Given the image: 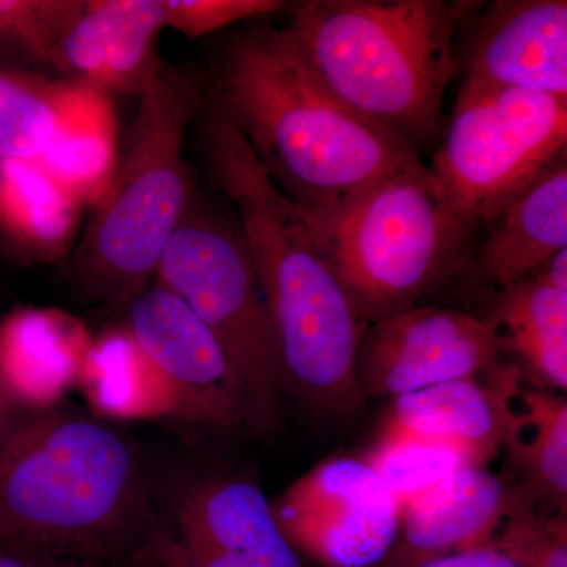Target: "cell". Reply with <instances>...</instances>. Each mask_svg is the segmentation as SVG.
<instances>
[{"label":"cell","instance_id":"cell-30","mask_svg":"<svg viewBox=\"0 0 567 567\" xmlns=\"http://www.w3.org/2000/svg\"><path fill=\"white\" fill-rule=\"evenodd\" d=\"M0 567H110L82 559L55 557L44 551L0 540Z\"/></svg>","mask_w":567,"mask_h":567},{"label":"cell","instance_id":"cell-12","mask_svg":"<svg viewBox=\"0 0 567 567\" xmlns=\"http://www.w3.org/2000/svg\"><path fill=\"white\" fill-rule=\"evenodd\" d=\"M128 328L183 412L216 427L246 423L244 393L221 346L181 297L163 286L136 295Z\"/></svg>","mask_w":567,"mask_h":567},{"label":"cell","instance_id":"cell-19","mask_svg":"<svg viewBox=\"0 0 567 567\" xmlns=\"http://www.w3.org/2000/svg\"><path fill=\"white\" fill-rule=\"evenodd\" d=\"M115 163L114 125L102 92L81 85L39 164L78 200L102 199Z\"/></svg>","mask_w":567,"mask_h":567},{"label":"cell","instance_id":"cell-27","mask_svg":"<svg viewBox=\"0 0 567 567\" xmlns=\"http://www.w3.org/2000/svg\"><path fill=\"white\" fill-rule=\"evenodd\" d=\"M163 3L166 28L189 40L284 9L278 0H163Z\"/></svg>","mask_w":567,"mask_h":567},{"label":"cell","instance_id":"cell-28","mask_svg":"<svg viewBox=\"0 0 567 567\" xmlns=\"http://www.w3.org/2000/svg\"><path fill=\"white\" fill-rule=\"evenodd\" d=\"M566 516L537 517L532 506L506 518L498 536L516 550L525 567H567Z\"/></svg>","mask_w":567,"mask_h":567},{"label":"cell","instance_id":"cell-25","mask_svg":"<svg viewBox=\"0 0 567 567\" xmlns=\"http://www.w3.org/2000/svg\"><path fill=\"white\" fill-rule=\"evenodd\" d=\"M84 9V2L0 0V32L10 33L33 55L50 62L63 33Z\"/></svg>","mask_w":567,"mask_h":567},{"label":"cell","instance_id":"cell-7","mask_svg":"<svg viewBox=\"0 0 567 567\" xmlns=\"http://www.w3.org/2000/svg\"><path fill=\"white\" fill-rule=\"evenodd\" d=\"M159 286L181 297L221 346L244 393L246 424L271 431L284 388L274 324L240 229L192 199L159 256Z\"/></svg>","mask_w":567,"mask_h":567},{"label":"cell","instance_id":"cell-26","mask_svg":"<svg viewBox=\"0 0 567 567\" xmlns=\"http://www.w3.org/2000/svg\"><path fill=\"white\" fill-rule=\"evenodd\" d=\"M148 361L137 350L130 336H114L102 346L89 352V377L95 383L99 401L107 409L136 412V393L140 372L147 368Z\"/></svg>","mask_w":567,"mask_h":567},{"label":"cell","instance_id":"cell-20","mask_svg":"<svg viewBox=\"0 0 567 567\" xmlns=\"http://www.w3.org/2000/svg\"><path fill=\"white\" fill-rule=\"evenodd\" d=\"M80 200L39 163L0 162V227L39 257H55L76 229Z\"/></svg>","mask_w":567,"mask_h":567},{"label":"cell","instance_id":"cell-10","mask_svg":"<svg viewBox=\"0 0 567 567\" xmlns=\"http://www.w3.org/2000/svg\"><path fill=\"white\" fill-rule=\"evenodd\" d=\"M274 513L295 550L324 567L382 561L402 522V506L369 462L353 457L317 465L286 492Z\"/></svg>","mask_w":567,"mask_h":567},{"label":"cell","instance_id":"cell-24","mask_svg":"<svg viewBox=\"0 0 567 567\" xmlns=\"http://www.w3.org/2000/svg\"><path fill=\"white\" fill-rule=\"evenodd\" d=\"M365 461L402 509L457 470L484 466L462 447L386 429Z\"/></svg>","mask_w":567,"mask_h":567},{"label":"cell","instance_id":"cell-8","mask_svg":"<svg viewBox=\"0 0 567 567\" xmlns=\"http://www.w3.org/2000/svg\"><path fill=\"white\" fill-rule=\"evenodd\" d=\"M566 142L567 99L461 91L429 169L447 210L477 229L559 162Z\"/></svg>","mask_w":567,"mask_h":567},{"label":"cell","instance_id":"cell-18","mask_svg":"<svg viewBox=\"0 0 567 567\" xmlns=\"http://www.w3.org/2000/svg\"><path fill=\"white\" fill-rule=\"evenodd\" d=\"M502 331L506 352L516 353L544 385L567 386V290L544 271L495 293L491 315Z\"/></svg>","mask_w":567,"mask_h":567},{"label":"cell","instance_id":"cell-11","mask_svg":"<svg viewBox=\"0 0 567 567\" xmlns=\"http://www.w3.org/2000/svg\"><path fill=\"white\" fill-rule=\"evenodd\" d=\"M456 44L462 92L522 91L567 99L566 0L480 3Z\"/></svg>","mask_w":567,"mask_h":567},{"label":"cell","instance_id":"cell-6","mask_svg":"<svg viewBox=\"0 0 567 567\" xmlns=\"http://www.w3.org/2000/svg\"><path fill=\"white\" fill-rule=\"evenodd\" d=\"M80 248V270L104 297L134 298L193 199L183 145L204 99L186 71L159 63Z\"/></svg>","mask_w":567,"mask_h":567},{"label":"cell","instance_id":"cell-16","mask_svg":"<svg viewBox=\"0 0 567 567\" xmlns=\"http://www.w3.org/2000/svg\"><path fill=\"white\" fill-rule=\"evenodd\" d=\"M177 555L241 565L303 567L276 520L274 506L248 481L205 484L183 506Z\"/></svg>","mask_w":567,"mask_h":567},{"label":"cell","instance_id":"cell-23","mask_svg":"<svg viewBox=\"0 0 567 567\" xmlns=\"http://www.w3.org/2000/svg\"><path fill=\"white\" fill-rule=\"evenodd\" d=\"M74 91L0 70V162L39 163L61 128Z\"/></svg>","mask_w":567,"mask_h":567},{"label":"cell","instance_id":"cell-17","mask_svg":"<svg viewBox=\"0 0 567 567\" xmlns=\"http://www.w3.org/2000/svg\"><path fill=\"white\" fill-rule=\"evenodd\" d=\"M465 274L495 292L528 278L567 249V166L559 159L484 224Z\"/></svg>","mask_w":567,"mask_h":567},{"label":"cell","instance_id":"cell-21","mask_svg":"<svg viewBox=\"0 0 567 567\" xmlns=\"http://www.w3.org/2000/svg\"><path fill=\"white\" fill-rule=\"evenodd\" d=\"M80 336L47 312L24 311L0 330V369L10 385L31 399H47L69 383L80 364Z\"/></svg>","mask_w":567,"mask_h":567},{"label":"cell","instance_id":"cell-4","mask_svg":"<svg viewBox=\"0 0 567 567\" xmlns=\"http://www.w3.org/2000/svg\"><path fill=\"white\" fill-rule=\"evenodd\" d=\"M480 6L446 0H309L287 25L327 91L420 152L442 140L461 25Z\"/></svg>","mask_w":567,"mask_h":567},{"label":"cell","instance_id":"cell-9","mask_svg":"<svg viewBox=\"0 0 567 567\" xmlns=\"http://www.w3.org/2000/svg\"><path fill=\"white\" fill-rule=\"evenodd\" d=\"M506 353L492 320L457 309L412 308L369 323L357 352L364 401L401 398L424 388L492 374Z\"/></svg>","mask_w":567,"mask_h":567},{"label":"cell","instance_id":"cell-2","mask_svg":"<svg viewBox=\"0 0 567 567\" xmlns=\"http://www.w3.org/2000/svg\"><path fill=\"white\" fill-rule=\"evenodd\" d=\"M197 121L208 175L240 219L274 324L284 385L327 412L353 415L364 404L357 352L368 323L324 262L297 204L275 185L244 134L208 102Z\"/></svg>","mask_w":567,"mask_h":567},{"label":"cell","instance_id":"cell-29","mask_svg":"<svg viewBox=\"0 0 567 567\" xmlns=\"http://www.w3.org/2000/svg\"><path fill=\"white\" fill-rule=\"evenodd\" d=\"M413 567H525V565L514 548L495 535L480 546L453 551Z\"/></svg>","mask_w":567,"mask_h":567},{"label":"cell","instance_id":"cell-13","mask_svg":"<svg viewBox=\"0 0 567 567\" xmlns=\"http://www.w3.org/2000/svg\"><path fill=\"white\" fill-rule=\"evenodd\" d=\"M163 0H93L63 33L50 62L103 92L140 93L158 69Z\"/></svg>","mask_w":567,"mask_h":567},{"label":"cell","instance_id":"cell-14","mask_svg":"<svg viewBox=\"0 0 567 567\" xmlns=\"http://www.w3.org/2000/svg\"><path fill=\"white\" fill-rule=\"evenodd\" d=\"M520 385L517 365L424 388L394 399L386 431L423 436L468 451L484 465L505 446Z\"/></svg>","mask_w":567,"mask_h":567},{"label":"cell","instance_id":"cell-15","mask_svg":"<svg viewBox=\"0 0 567 567\" xmlns=\"http://www.w3.org/2000/svg\"><path fill=\"white\" fill-rule=\"evenodd\" d=\"M520 498L484 466L457 470L402 509L399 559L413 567L487 543Z\"/></svg>","mask_w":567,"mask_h":567},{"label":"cell","instance_id":"cell-5","mask_svg":"<svg viewBox=\"0 0 567 567\" xmlns=\"http://www.w3.org/2000/svg\"><path fill=\"white\" fill-rule=\"evenodd\" d=\"M298 210L368 324L416 308L465 274L472 257L476 229L447 210L434 178H393L341 203Z\"/></svg>","mask_w":567,"mask_h":567},{"label":"cell","instance_id":"cell-22","mask_svg":"<svg viewBox=\"0 0 567 567\" xmlns=\"http://www.w3.org/2000/svg\"><path fill=\"white\" fill-rule=\"evenodd\" d=\"M524 413L514 416L505 446L527 477V494L557 506L567 503V401L547 391H518Z\"/></svg>","mask_w":567,"mask_h":567},{"label":"cell","instance_id":"cell-3","mask_svg":"<svg viewBox=\"0 0 567 567\" xmlns=\"http://www.w3.org/2000/svg\"><path fill=\"white\" fill-rule=\"evenodd\" d=\"M155 518L130 440L87 416L41 417L0 451V540L111 566L141 558Z\"/></svg>","mask_w":567,"mask_h":567},{"label":"cell","instance_id":"cell-1","mask_svg":"<svg viewBox=\"0 0 567 567\" xmlns=\"http://www.w3.org/2000/svg\"><path fill=\"white\" fill-rule=\"evenodd\" d=\"M207 102L298 207L341 203L393 178H434L404 137L323 87L287 28L234 35L216 61Z\"/></svg>","mask_w":567,"mask_h":567}]
</instances>
